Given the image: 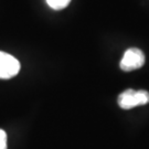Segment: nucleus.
<instances>
[{"label":"nucleus","mask_w":149,"mask_h":149,"mask_svg":"<svg viewBox=\"0 0 149 149\" xmlns=\"http://www.w3.org/2000/svg\"><path fill=\"white\" fill-rule=\"evenodd\" d=\"M70 2L71 0H47L48 6L54 10H62L69 6Z\"/></svg>","instance_id":"20e7f679"},{"label":"nucleus","mask_w":149,"mask_h":149,"mask_svg":"<svg viewBox=\"0 0 149 149\" xmlns=\"http://www.w3.org/2000/svg\"><path fill=\"white\" fill-rule=\"evenodd\" d=\"M20 71L19 61L10 54L0 51V79L8 80L16 76Z\"/></svg>","instance_id":"7ed1b4c3"},{"label":"nucleus","mask_w":149,"mask_h":149,"mask_svg":"<svg viewBox=\"0 0 149 149\" xmlns=\"http://www.w3.org/2000/svg\"><path fill=\"white\" fill-rule=\"evenodd\" d=\"M145 64V54L144 52L137 48H130L126 50L124 53L122 61H120V69L125 72H130L135 70L140 69Z\"/></svg>","instance_id":"f03ea898"},{"label":"nucleus","mask_w":149,"mask_h":149,"mask_svg":"<svg viewBox=\"0 0 149 149\" xmlns=\"http://www.w3.org/2000/svg\"><path fill=\"white\" fill-rule=\"evenodd\" d=\"M117 103L123 109H130L136 106L146 105L149 103V93L145 90L135 91L129 88L119 94Z\"/></svg>","instance_id":"f257e3e1"},{"label":"nucleus","mask_w":149,"mask_h":149,"mask_svg":"<svg viewBox=\"0 0 149 149\" xmlns=\"http://www.w3.org/2000/svg\"><path fill=\"white\" fill-rule=\"evenodd\" d=\"M0 149H7V134L3 129H0Z\"/></svg>","instance_id":"39448f33"}]
</instances>
